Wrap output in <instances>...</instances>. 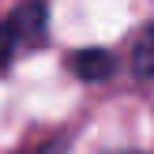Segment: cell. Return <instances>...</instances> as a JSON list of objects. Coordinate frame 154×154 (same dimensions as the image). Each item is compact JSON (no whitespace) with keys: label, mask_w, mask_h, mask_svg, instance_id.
<instances>
[{"label":"cell","mask_w":154,"mask_h":154,"mask_svg":"<svg viewBox=\"0 0 154 154\" xmlns=\"http://www.w3.org/2000/svg\"><path fill=\"white\" fill-rule=\"evenodd\" d=\"M19 154H64V139H57V143H42V147H30V150H19Z\"/></svg>","instance_id":"obj_5"},{"label":"cell","mask_w":154,"mask_h":154,"mask_svg":"<svg viewBox=\"0 0 154 154\" xmlns=\"http://www.w3.org/2000/svg\"><path fill=\"white\" fill-rule=\"evenodd\" d=\"M132 75L135 79H154V23L143 26V34L132 45Z\"/></svg>","instance_id":"obj_3"},{"label":"cell","mask_w":154,"mask_h":154,"mask_svg":"<svg viewBox=\"0 0 154 154\" xmlns=\"http://www.w3.org/2000/svg\"><path fill=\"white\" fill-rule=\"evenodd\" d=\"M68 68H72L75 79H83V83H102V79L113 75L117 60H113V53H105V49H79V53H72Z\"/></svg>","instance_id":"obj_2"},{"label":"cell","mask_w":154,"mask_h":154,"mask_svg":"<svg viewBox=\"0 0 154 154\" xmlns=\"http://www.w3.org/2000/svg\"><path fill=\"white\" fill-rule=\"evenodd\" d=\"M8 26H11L19 49H38V45L45 42V26H49V19H45V0H26V4H19L8 15Z\"/></svg>","instance_id":"obj_1"},{"label":"cell","mask_w":154,"mask_h":154,"mask_svg":"<svg viewBox=\"0 0 154 154\" xmlns=\"http://www.w3.org/2000/svg\"><path fill=\"white\" fill-rule=\"evenodd\" d=\"M19 53V42H15V34H11V26L8 23H0V75L11 68V57Z\"/></svg>","instance_id":"obj_4"}]
</instances>
